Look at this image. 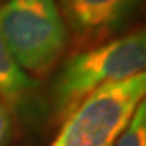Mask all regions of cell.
Returning a JSON list of instances; mask_svg holds the SVG:
<instances>
[{"label":"cell","instance_id":"6da1fadb","mask_svg":"<svg viewBox=\"0 0 146 146\" xmlns=\"http://www.w3.org/2000/svg\"><path fill=\"white\" fill-rule=\"evenodd\" d=\"M146 72V28L81 49L63 62L52 84V110L62 122L91 93Z\"/></svg>","mask_w":146,"mask_h":146},{"label":"cell","instance_id":"7a4b0ae2","mask_svg":"<svg viewBox=\"0 0 146 146\" xmlns=\"http://www.w3.org/2000/svg\"><path fill=\"white\" fill-rule=\"evenodd\" d=\"M0 34L31 78L52 72L70 39L57 0H5L0 5Z\"/></svg>","mask_w":146,"mask_h":146},{"label":"cell","instance_id":"3957f363","mask_svg":"<svg viewBox=\"0 0 146 146\" xmlns=\"http://www.w3.org/2000/svg\"><path fill=\"white\" fill-rule=\"evenodd\" d=\"M146 96V72L91 93L62 120L50 146H114Z\"/></svg>","mask_w":146,"mask_h":146},{"label":"cell","instance_id":"277c9868","mask_svg":"<svg viewBox=\"0 0 146 146\" xmlns=\"http://www.w3.org/2000/svg\"><path fill=\"white\" fill-rule=\"evenodd\" d=\"M57 5L75 46L88 49L125 31L146 0H57Z\"/></svg>","mask_w":146,"mask_h":146},{"label":"cell","instance_id":"5b68a950","mask_svg":"<svg viewBox=\"0 0 146 146\" xmlns=\"http://www.w3.org/2000/svg\"><path fill=\"white\" fill-rule=\"evenodd\" d=\"M36 88V81L18 65L0 34V104L16 110L26 104Z\"/></svg>","mask_w":146,"mask_h":146},{"label":"cell","instance_id":"8992f818","mask_svg":"<svg viewBox=\"0 0 146 146\" xmlns=\"http://www.w3.org/2000/svg\"><path fill=\"white\" fill-rule=\"evenodd\" d=\"M114 146H146V96L135 109Z\"/></svg>","mask_w":146,"mask_h":146},{"label":"cell","instance_id":"52a82bcc","mask_svg":"<svg viewBox=\"0 0 146 146\" xmlns=\"http://www.w3.org/2000/svg\"><path fill=\"white\" fill-rule=\"evenodd\" d=\"M11 130V119H10V110L5 106L0 104V146L5 145V141L8 140Z\"/></svg>","mask_w":146,"mask_h":146}]
</instances>
